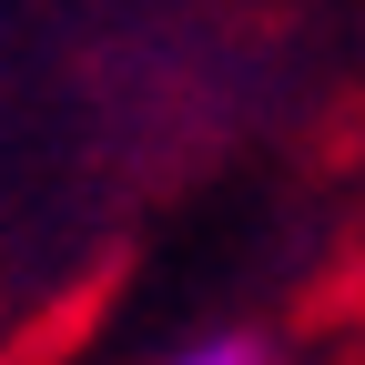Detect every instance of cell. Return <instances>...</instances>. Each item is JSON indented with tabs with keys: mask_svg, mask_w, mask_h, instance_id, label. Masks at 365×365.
I'll list each match as a JSON object with an SVG mask.
<instances>
[{
	"mask_svg": "<svg viewBox=\"0 0 365 365\" xmlns=\"http://www.w3.org/2000/svg\"><path fill=\"white\" fill-rule=\"evenodd\" d=\"M182 365H254V345H244V335H223V345H203V355H182Z\"/></svg>",
	"mask_w": 365,
	"mask_h": 365,
	"instance_id": "6da1fadb",
	"label": "cell"
}]
</instances>
